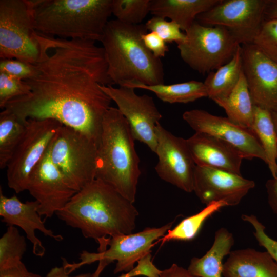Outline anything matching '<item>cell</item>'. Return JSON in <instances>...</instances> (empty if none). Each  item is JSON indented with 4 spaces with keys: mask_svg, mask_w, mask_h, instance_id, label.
<instances>
[{
    "mask_svg": "<svg viewBox=\"0 0 277 277\" xmlns=\"http://www.w3.org/2000/svg\"><path fill=\"white\" fill-rule=\"evenodd\" d=\"M41 54L35 73L24 80L30 93L3 109L21 120L52 119L97 143L111 99L100 85H113L102 47L89 40L67 39L37 32Z\"/></svg>",
    "mask_w": 277,
    "mask_h": 277,
    "instance_id": "cell-1",
    "label": "cell"
},
{
    "mask_svg": "<svg viewBox=\"0 0 277 277\" xmlns=\"http://www.w3.org/2000/svg\"><path fill=\"white\" fill-rule=\"evenodd\" d=\"M67 226L101 246L107 236L133 233L138 212L133 203L103 181L95 179L77 192L56 212Z\"/></svg>",
    "mask_w": 277,
    "mask_h": 277,
    "instance_id": "cell-2",
    "label": "cell"
},
{
    "mask_svg": "<svg viewBox=\"0 0 277 277\" xmlns=\"http://www.w3.org/2000/svg\"><path fill=\"white\" fill-rule=\"evenodd\" d=\"M147 32L145 25H129L116 19L108 22L101 42L113 85L130 87L164 84L161 58L155 57L142 39Z\"/></svg>",
    "mask_w": 277,
    "mask_h": 277,
    "instance_id": "cell-3",
    "label": "cell"
},
{
    "mask_svg": "<svg viewBox=\"0 0 277 277\" xmlns=\"http://www.w3.org/2000/svg\"><path fill=\"white\" fill-rule=\"evenodd\" d=\"M134 141L124 117L117 108L111 107L103 121L95 179L109 185L133 203L141 173Z\"/></svg>",
    "mask_w": 277,
    "mask_h": 277,
    "instance_id": "cell-4",
    "label": "cell"
},
{
    "mask_svg": "<svg viewBox=\"0 0 277 277\" xmlns=\"http://www.w3.org/2000/svg\"><path fill=\"white\" fill-rule=\"evenodd\" d=\"M35 30L67 39L101 42L112 0H30Z\"/></svg>",
    "mask_w": 277,
    "mask_h": 277,
    "instance_id": "cell-5",
    "label": "cell"
},
{
    "mask_svg": "<svg viewBox=\"0 0 277 277\" xmlns=\"http://www.w3.org/2000/svg\"><path fill=\"white\" fill-rule=\"evenodd\" d=\"M97 147L83 133L64 125L49 146L52 162L68 185L76 192L95 179Z\"/></svg>",
    "mask_w": 277,
    "mask_h": 277,
    "instance_id": "cell-6",
    "label": "cell"
},
{
    "mask_svg": "<svg viewBox=\"0 0 277 277\" xmlns=\"http://www.w3.org/2000/svg\"><path fill=\"white\" fill-rule=\"evenodd\" d=\"M185 32V41L177 45L181 57L202 74L216 70L229 62L241 45L226 28L203 25L196 20Z\"/></svg>",
    "mask_w": 277,
    "mask_h": 277,
    "instance_id": "cell-7",
    "label": "cell"
},
{
    "mask_svg": "<svg viewBox=\"0 0 277 277\" xmlns=\"http://www.w3.org/2000/svg\"><path fill=\"white\" fill-rule=\"evenodd\" d=\"M41 48L30 0H1L0 58L35 64Z\"/></svg>",
    "mask_w": 277,
    "mask_h": 277,
    "instance_id": "cell-8",
    "label": "cell"
},
{
    "mask_svg": "<svg viewBox=\"0 0 277 277\" xmlns=\"http://www.w3.org/2000/svg\"><path fill=\"white\" fill-rule=\"evenodd\" d=\"M63 125L52 119L27 120L25 133L7 165L9 187L16 193L27 190L30 175Z\"/></svg>",
    "mask_w": 277,
    "mask_h": 277,
    "instance_id": "cell-9",
    "label": "cell"
},
{
    "mask_svg": "<svg viewBox=\"0 0 277 277\" xmlns=\"http://www.w3.org/2000/svg\"><path fill=\"white\" fill-rule=\"evenodd\" d=\"M173 222L160 227H147L137 233L120 235L108 238L109 248L98 253L84 250L81 253V261L69 263L63 259V266L69 274L81 266L97 261L104 260L109 264L116 261L114 273L128 272L134 268L136 262L151 253L154 242L163 237L171 229Z\"/></svg>",
    "mask_w": 277,
    "mask_h": 277,
    "instance_id": "cell-10",
    "label": "cell"
},
{
    "mask_svg": "<svg viewBox=\"0 0 277 277\" xmlns=\"http://www.w3.org/2000/svg\"><path fill=\"white\" fill-rule=\"evenodd\" d=\"M268 0H227L199 14L196 21L206 26L228 29L241 45L252 44L265 19Z\"/></svg>",
    "mask_w": 277,
    "mask_h": 277,
    "instance_id": "cell-11",
    "label": "cell"
},
{
    "mask_svg": "<svg viewBox=\"0 0 277 277\" xmlns=\"http://www.w3.org/2000/svg\"><path fill=\"white\" fill-rule=\"evenodd\" d=\"M114 101L126 120L135 140L145 144L155 153L157 146L156 128L162 117L153 98L147 94L138 95L135 89L100 85Z\"/></svg>",
    "mask_w": 277,
    "mask_h": 277,
    "instance_id": "cell-12",
    "label": "cell"
},
{
    "mask_svg": "<svg viewBox=\"0 0 277 277\" xmlns=\"http://www.w3.org/2000/svg\"><path fill=\"white\" fill-rule=\"evenodd\" d=\"M156 133L157 162L155 170L157 175L186 192H193L196 165L186 139L173 135L160 123L156 126Z\"/></svg>",
    "mask_w": 277,
    "mask_h": 277,
    "instance_id": "cell-13",
    "label": "cell"
},
{
    "mask_svg": "<svg viewBox=\"0 0 277 277\" xmlns=\"http://www.w3.org/2000/svg\"><path fill=\"white\" fill-rule=\"evenodd\" d=\"M183 118L195 132L212 135L230 144L244 159L258 158L267 163L263 149L252 130L234 124L227 117L214 115L202 109L186 111L183 114Z\"/></svg>",
    "mask_w": 277,
    "mask_h": 277,
    "instance_id": "cell-14",
    "label": "cell"
},
{
    "mask_svg": "<svg viewBox=\"0 0 277 277\" xmlns=\"http://www.w3.org/2000/svg\"><path fill=\"white\" fill-rule=\"evenodd\" d=\"M27 190L38 202L39 214L46 219L64 208L77 192L68 185L52 162L49 148L32 170Z\"/></svg>",
    "mask_w": 277,
    "mask_h": 277,
    "instance_id": "cell-15",
    "label": "cell"
},
{
    "mask_svg": "<svg viewBox=\"0 0 277 277\" xmlns=\"http://www.w3.org/2000/svg\"><path fill=\"white\" fill-rule=\"evenodd\" d=\"M243 71L254 106L277 112V64L253 44L242 45Z\"/></svg>",
    "mask_w": 277,
    "mask_h": 277,
    "instance_id": "cell-16",
    "label": "cell"
},
{
    "mask_svg": "<svg viewBox=\"0 0 277 277\" xmlns=\"http://www.w3.org/2000/svg\"><path fill=\"white\" fill-rule=\"evenodd\" d=\"M254 187L253 181L241 175L206 167L195 168L193 192L206 206L217 202L236 206Z\"/></svg>",
    "mask_w": 277,
    "mask_h": 277,
    "instance_id": "cell-17",
    "label": "cell"
},
{
    "mask_svg": "<svg viewBox=\"0 0 277 277\" xmlns=\"http://www.w3.org/2000/svg\"><path fill=\"white\" fill-rule=\"evenodd\" d=\"M38 202L27 201L22 202L15 195L7 197L0 188V216L2 222L8 226H17L25 233L27 239L32 244L33 253L39 257L44 255L46 249L35 234L36 230L45 236L60 242L64 239L61 234H55L46 227L38 212Z\"/></svg>",
    "mask_w": 277,
    "mask_h": 277,
    "instance_id": "cell-18",
    "label": "cell"
},
{
    "mask_svg": "<svg viewBox=\"0 0 277 277\" xmlns=\"http://www.w3.org/2000/svg\"><path fill=\"white\" fill-rule=\"evenodd\" d=\"M186 140L196 166L241 175L240 169L244 159L230 144L202 132H195Z\"/></svg>",
    "mask_w": 277,
    "mask_h": 277,
    "instance_id": "cell-19",
    "label": "cell"
},
{
    "mask_svg": "<svg viewBox=\"0 0 277 277\" xmlns=\"http://www.w3.org/2000/svg\"><path fill=\"white\" fill-rule=\"evenodd\" d=\"M228 255L223 264V277H277V263L267 251L246 248Z\"/></svg>",
    "mask_w": 277,
    "mask_h": 277,
    "instance_id": "cell-20",
    "label": "cell"
},
{
    "mask_svg": "<svg viewBox=\"0 0 277 277\" xmlns=\"http://www.w3.org/2000/svg\"><path fill=\"white\" fill-rule=\"evenodd\" d=\"M222 0H151L150 13L168 18L182 31L187 30L200 14L210 10Z\"/></svg>",
    "mask_w": 277,
    "mask_h": 277,
    "instance_id": "cell-21",
    "label": "cell"
},
{
    "mask_svg": "<svg viewBox=\"0 0 277 277\" xmlns=\"http://www.w3.org/2000/svg\"><path fill=\"white\" fill-rule=\"evenodd\" d=\"M234 243L233 234L225 228H220L211 247L203 256L192 258L188 271L196 277H222L223 260L230 253Z\"/></svg>",
    "mask_w": 277,
    "mask_h": 277,
    "instance_id": "cell-22",
    "label": "cell"
},
{
    "mask_svg": "<svg viewBox=\"0 0 277 277\" xmlns=\"http://www.w3.org/2000/svg\"><path fill=\"white\" fill-rule=\"evenodd\" d=\"M213 101L224 109L227 118L231 122L241 127L252 130L254 105L243 71L231 93L225 97Z\"/></svg>",
    "mask_w": 277,
    "mask_h": 277,
    "instance_id": "cell-23",
    "label": "cell"
},
{
    "mask_svg": "<svg viewBox=\"0 0 277 277\" xmlns=\"http://www.w3.org/2000/svg\"><path fill=\"white\" fill-rule=\"evenodd\" d=\"M242 71V48L240 45L229 62L208 73L204 82L207 97L214 101L227 96L236 85Z\"/></svg>",
    "mask_w": 277,
    "mask_h": 277,
    "instance_id": "cell-24",
    "label": "cell"
},
{
    "mask_svg": "<svg viewBox=\"0 0 277 277\" xmlns=\"http://www.w3.org/2000/svg\"><path fill=\"white\" fill-rule=\"evenodd\" d=\"M130 87L151 91L161 101L170 104L187 103L207 97L204 82L195 80L169 85L135 84Z\"/></svg>",
    "mask_w": 277,
    "mask_h": 277,
    "instance_id": "cell-25",
    "label": "cell"
},
{
    "mask_svg": "<svg viewBox=\"0 0 277 277\" xmlns=\"http://www.w3.org/2000/svg\"><path fill=\"white\" fill-rule=\"evenodd\" d=\"M252 131L265 152L267 163L273 177L277 173V133L270 111L254 106Z\"/></svg>",
    "mask_w": 277,
    "mask_h": 277,
    "instance_id": "cell-26",
    "label": "cell"
},
{
    "mask_svg": "<svg viewBox=\"0 0 277 277\" xmlns=\"http://www.w3.org/2000/svg\"><path fill=\"white\" fill-rule=\"evenodd\" d=\"M26 122L7 109L0 113V168L4 169L10 160L25 133Z\"/></svg>",
    "mask_w": 277,
    "mask_h": 277,
    "instance_id": "cell-27",
    "label": "cell"
},
{
    "mask_svg": "<svg viewBox=\"0 0 277 277\" xmlns=\"http://www.w3.org/2000/svg\"><path fill=\"white\" fill-rule=\"evenodd\" d=\"M227 206L223 202L211 203L199 212L185 218L174 228L159 240L162 244L170 241H190L194 239L200 231L206 220L222 208Z\"/></svg>",
    "mask_w": 277,
    "mask_h": 277,
    "instance_id": "cell-28",
    "label": "cell"
},
{
    "mask_svg": "<svg viewBox=\"0 0 277 277\" xmlns=\"http://www.w3.org/2000/svg\"><path fill=\"white\" fill-rule=\"evenodd\" d=\"M26 250L25 236L16 227L8 226L0 238V270L18 265Z\"/></svg>",
    "mask_w": 277,
    "mask_h": 277,
    "instance_id": "cell-29",
    "label": "cell"
},
{
    "mask_svg": "<svg viewBox=\"0 0 277 277\" xmlns=\"http://www.w3.org/2000/svg\"><path fill=\"white\" fill-rule=\"evenodd\" d=\"M151 0H112V14L120 22L139 25L150 12Z\"/></svg>",
    "mask_w": 277,
    "mask_h": 277,
    "instance_id": "cell-30",
    "label": "cell"
},
{
    "mask_svg": "<svg viewBox=\"0 0 277 277\" xmlns=\"http://www.w3.org/2000/svg\"><path fill=\"white\" fill-rule=\"evenodd\" d=\"M277 64V19H265L253 43Z\"/></svg>",
    "mask_w": 277,
    "mask_h": 277,
    "instance_id": "cell-31",
    "label": "cell"
},
{
    "mask_svg": "<svg viewBox=\"0 0 277 277\" xmlns=\"http://www.w3.org/2000/svg\"><path fill=\"white\" fill-rule=\"evenodd\" d=\"M145 26L147 31L156 32L166 43L175 42L179 45L185 39V34L177 23L163 17L154 16L147 21Z\"/></svg>",
    "mask_w": 277,
    "mask_h": 277,
    "instance_id": "cell-32",
    "label": "cell"
},
{
    "mask_svg": "<svg viewBox=\"0 0 277 277\" xmlns=\"http://www.w3.org/2000/svg\"><path fill=\"white\" fill-rule=\"evenodd\" d=\"M30 93V88L24 81L0 72V108L3 110L10 101Z\"/></svg>",
    "mask_w": 277,
    "mask_h": 277,
    "instance_id": "cell-33",
    "label": "cell"
},
{
    "mask_svg": "<svg viewBox=\"0 0 277 277\" xmlns=\"http://www.w3.org/2000/svg\"><path fill=\"white\" fill-rule=\"evenodd\" d=\"M241 219L250 223L255 229L253 235L259 245L264 247L277 263V241L269 236L265 232V227L254 215L243 214Z\"/></svg>",
    "mask_w": 277,
    "mask_h": 277,
    "instance_id": "cell-34",
    "label": "cell"
},
{
    "mask_svg": "<svg viewBox=\"0 0 277 277\" xmlns=\"http://www.w3.org/2000/svg\"><path fill=\"white\" fill-rule=\"evenodd\" d=\"M35 65L15 58L1 59L0 72L6 73L22 80L32 77L35 73Z\"/></svg>",
    "mask_w": 277,
    "mask_h": 277,
    "instance_id": "cell-35",
    "label": "cell"
},
{
    "mask_svg": "<svg viewBox=\"0 0 277 277\" xmlns=\"http://www.w3.org/2000/svg\"><path fill=\"white\" fill-rule=\"evenodd\" d=\"M149 253L137 262V265L130 271L118 277H135L143 275L147 277H159L161 270L157 269L151 261Z\"/></svg>",
    "mask_w": 277,
    "mask_h": 277,
    "instance_id": "cell-36",
    "label": "cell"
},
{
    "mask_svg": "<svg viewBox=\"0 0 277 277\" xmlns=\"http://www.w3.org/2000/svg\"><path fill=\"white\" fill-rule=\"evenodd\" d=\"M142 39L145 47L157 58L164 57L169 50L166 43L155 32L143 34Z\"/></svg>",
    "mask_w": 277,
    "mask_h": 277,
    "instance_id": "cell-37",
    "label": "cell"
},
{
    "mask_svg": "<svg viewBox=\"0 0 277 277\" xmlns=\"http://www.w3.org/2000/svg\"><path fill=\"white\" fill-rule=\"evenodd\" d=\"M265 186L268 204L273 213L277 215V173L275 177L267 181Z\"/></svg>",
    "mask_w": 277,
    "mask_h": 277,
    "instance_id": "cell-38",
    "label": "cell"
},
{
    "mask_svg": "<svg viewBox=\"0 0 277 277\" xmlns=\"http://www.w3.org/2000/svg\"><path fill=\"white\" fill-rule=\"evenodd\" d=\"M159 277H196L191 274L188 271L176 264H172L169 268L161 270Z\"/></svg>",
    "mask_w": 277,
    "mask_h": 277,
    "instance_id": "cell-39",
    "label": "cell"
},
{
    "mask_svg": "<svg viewBox=\"0 0 277 277\" xmlns=\"http://www.w3.org/2000/svg\"><path fill=\"white\" fill-rule=\"evenodd\" d=\"M29 272L22 262L15 266L0 270V277H26Z\"/></svg>",
    "mask_w": 277,
    "mask_h": 277,
    "instance_id": "cell-40",
    "label": "cell"
},
{
    "mask_svg": "<svg viewBox=\"0 0 277 277\" xmlns=\"http://www.w3.org/2000/svg\"><path fill=\"white\" fill-rule=\"evenodd\" d=\"M45 277H91L90 273H84L76 276H69V273L63 266L62 267H54L47 274Z\"/></svg>",
    "mask_w": 277,
    "mask_h": 277,
    "instance_id": "cell-41",
    "label": "cell"
},
{
    "mask_svg": "<svg viewBox=\"0 0 277 277\" xmlns=\"http://www.w3.org/2000/svg\"><path fill=\"white\" fill-rule=\"evenodd\" d=\"M265 19H277V0H268L265 11Z\"/></svg>",
    "mask_w": 277,
    "mask_h": 277,
    "instance_id": "cell-42",
    "label": "cell"
},
{
    "mask_svg": "<svg viewBox=\"0 0 277 277\" xmlns=\"http://www.w3.org/2000/svg\"><path fill=\"white\" fill-rule=\"evenodd\" d=\"M109 264L104 260L99 261L98 266L94 273L91 274V277H100L103 270Z\"/></svg>",
    "mask_w": 277,
    "mask_h": 277,
    "instance_id": "cell-43",
    "label": "cell"
},
{
    "mask_svg": "<svg viewBox=\"0 0 277 277\" xmlns=\"http://www.w3.org/2000/svg\"><path fill=\"white\" fill-rule=\"evenodd\" d=\"M273 121L277 133V112H271Z\"/></svg>",
    "mask_w": 277,
    "mask_h": 277,
    "instance_id": "cell-44",
    "label": "cell"
},
{
    "mask_svg": "<svg viewBox=\"0 0 277 277\" xmlns=\"http://www.w3.org/2000/svg\"><path fill=\"white\" fill-rule=\"evenodd\" d=\"M26 277H43V276H41L39 274L30 272Z\"/></svg>",
    "mask_w": 277,
    "mask_h": 277,
    "instance_id": "cell-45",
    "label": "cell"
}]
</instances>
